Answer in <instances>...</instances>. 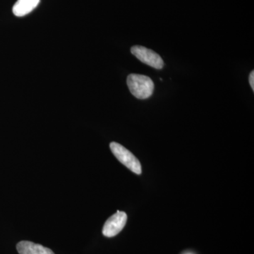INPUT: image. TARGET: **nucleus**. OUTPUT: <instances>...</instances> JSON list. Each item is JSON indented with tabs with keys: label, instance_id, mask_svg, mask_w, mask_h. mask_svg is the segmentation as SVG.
<instances>
[{
	"label": "nucleus",
	"instance_id": "nucleus-1",
	"mask_svg": "<svg viewBox=\"0 0 254 254\" xmlns=\"http://www.w3.org/2000/svg\"><path fill=\"white\" fill-rule=\"evenodd\" d=\"M127 83L131 94L138 99H147L154 91V83L144 75L131 73L127 77Z\"/></svg>",
	"mask_w": 254,
	"mask_h": 254
},
{
	"label": "nucleus",
	"instance_id": "nucleus-2",
	"mask_svg": "<svg viewBox=\"0 0 254 254\" xmlns=\"http://www.w3.org/2000/svg\"><path fill=\"white\" fill-rule=\"evenodd\" d=\"M110 146L114 155L118 158L120 163L125 165L133 173H136L137 175H141V163H140L139 160L133 155V153L125 148L123 145H120V143H116V142H112Z\"/></svg>",
	"mask_w": 254,
	"mask_h": 254
},
{
	"label": "nucleus",
	"instance_id": "nucleus-3",
	"mask_svg": "<svg viewBox=\"0 0 254 254\" xmlns=\"http://www.w3.org/2000/svg\"><path fill=\"white\" fill-rule=\"evenodd\" d=\"M131 53L140 60L141 63L156 68L161 69L164 66V62L161 57L153 50L148 49L145 47L135 46L132 47Z\"/></svg>",
	"mask_w": 254,
	"mask_h": 254
},
{
	"label": "nucleus",
	"instance_id": "nucleus-4",
	"mask_svg": "<svg viewBox=\"0 0 254 254\" xmlns=\"http://www.w3.org/2000/svg\"><path fill=\"white\" fill-rule=\"evenodd\" d=\"M127 221V214L118 210L105 222L103 228V235L107 237L116 236L123 230Z\"/></svg>",
	"mask_w": 254,
	"mask_h": 254
},
{
	"label": "nucleus",
	"instance_id": "nucleus-5",
	"mask_svg": "<svg viewBox=\"0 0 254 254\" xmlns=\"http://www.w3.org/2000/svg\"><path fill=\"white\" fill-rule=\"evenodd\" d=\"M16 249L19 254H55L50 249L28 241H21L18 243Z\"/></svg>",
	"mask_w": 254,
	"mask_h": 254
},
{
	"label": "nucleus",
	"instance_id": "nucleus-6",
	"mask_svg": "<svg viewBox=\"0 0 254 254\" xmlns=\"http://www.w3.org/2000/svg\"><path fill=\"white\" fill-rule=\"evenodd\" d=\"M40 1L41 0H17L13 6V13L18 17L26 16L36 9Z\"/></svg>",
	"mask_w": 254,
	"mask_h": 254
},
{
	"label": "nucleus",
	"instance_id": "nucleus-7",
	"mask_svg": "<svg viewBox=\"0 0 254 254\" xmlns=\"http://www.w3.org/2000/svg\"><path fill=\"white\" fill-rule=\"evenodd\" d=\"M250 83L253 91H254V71H252L250 75Z\"/></svg>",
	"mask_w": 254,
	"mask_h": 254
}]
</instances>
